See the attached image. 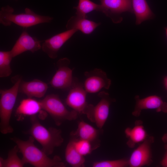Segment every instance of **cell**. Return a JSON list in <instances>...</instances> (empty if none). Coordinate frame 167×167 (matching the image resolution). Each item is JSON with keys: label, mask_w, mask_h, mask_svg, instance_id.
Here are the masks:
<instances>
[{"label": "cell", "mask_w": 167, "mask_h": 167, "mask_svg": "<svg viewBox=\"0 0 167 167\" xmlns=\"http://www.w3.org/2000/svg\"><path fill=\"white\" fill-rule=\"evenodd\" d=\"M154 139L152 136H147L134 151L128 160L129 166L141 167L150 164L152 161L151 146Z\"/></svg>", "instance_id": "cell-11"}, {"label": "cell", "mask_w": 167, "mask_h": 167, "mask_svg": "<svg viewBox=\"0 0 167 167\" xmlns=\"http://www.w3.org/2000/svg\"><path fill=\"white\" fill-rule=\"evenodd\" d=\"M166 152L165 155L161 162V165L165 167H167V148H165Z\"/></svg>", "instance_id": "cell-27"}, {"label": "cell", "mask_w": 167, "mask_h": 167, "mask_svg": "<svg viewBox=\"0 0 167 167\" xmlns=\"http://www.w3.org/2000/svg\"><path fill=\"white\" fill-rule=\"evenodd\" d=\"M101 12L111 19L115 24L121 23L123 20L121 15L124 12L133 13L131 0H100Z\"/></svg>", "instance_id": "cell-9"}, {"label": "cell", "mask_w": 167, "mask_h": 167, "mask_svg": "<svg viewBox=\"0 0 167 167\" xmlns=\"http://www.w3.org/2000/svg\"><path fill=\"white\" fill-rule=\"evenodd\" d=\"M129 166L128 160L125 159L105 160L94 162L93 167H126Z\"/></svg>", "instance_id": "cell-26"}, {"label": "cell", "mask_w": 167, "mask_h": 167, "mask_svg": "<svg viewBox=\"0 0 167 167\" xmlns=\"http://www.w3.org/2000/svg\"><path fill=\"white\" fill-rule=\"evenodd\" d=\"M70 60L64 58L57 62L58 69L49 82L53 88L62 90H69L74 81L72 70L70 67Z\"/></svg>", "instance_id": "cell-8"}, {"label": "cell", "mask_w": 167, "mask_h": 167, "mask_svg": "<svg viewBox=\"0 0 167 167\" xmlns=\"http://www.w3.org/2000/svg\"><path fill=\"white\" fill-rule=\"evenodd\" d=\"M164 29L165 30L166 36L167 37V26L164 28Z\"/></svg>", "instance_id": "cell-30"}, {"label": "cell", "mask_w": 167, "mask_h": 167, "mask_svg": "<svg viewBox=\"0 0 167 167\" xmlns=\"http://www.w3.org/2000/svg\"><path fill=\"white\" fill-rule=\"evenodd\" d=\"M19 151L18 147L16 145L9 151L8 156L6 159L0 157V167H23L25 163L19 158L17 153Z\"/></svg>", "instance_id": "cell-22"}, {"label": "cell", "mask_w": 167, "mask_h": 167, "mask_svg": "<svg viewBox=\"0 0 167 167\" xmlns=\"http://www.w3.org/2000/svg\"><path fill=\"white\" fill-rule=\"evenodd\" d=\"M30 128L26 132L41 146L42 150L48 155L53 153L55 148L64 141L60 129L51 127L47 128L42 125L36 115L31 116Z\"/></svg>", "instance_id": "cell-2"}, {"label": "cell", "mask_w": 167, "mask_h": 167, "mask_svg": "<svg viewBox=\"0 0 167 167\" xmlns=\"http://www.w3.org/2000/svg\"><path fill=\"white\" fill-rule=\"evenodd\" d=\"M73 8L76 10V15L87 18V14L94 11L101 12V6L90 0H79L78 5Z\"/></svg>", "instance_id": "cell-23"}, {"label": "cell", "mask_w": 167, "mask_h": 167, "mask_svg": "<svg viewBox=\"0 0 167 167\" xmlns=\"http://www.w3.org/2000/svg\"><path fill=\"white\" fill-rule=\"evenodd\" d=\"M71 137L73 140L75 149L81 155L84 156L88 155L94 150L92 144L89 142L77 139L71 135Z\"/></svg>", "instance_id": "cell-25"}, {"label": "cell", "mask_w": 167, "mask_h": 167, "mask_svg": "<svg viewBox=\"0 0 167 167\" xmlns=\"http://www.w3.org/2000/svg\"><path fill=\"white\" fill-rule=\"evenodd\" d=\"M40 101L42 109L49 113L57 126L66 121L75 120L78 117V113L73 110H68L57 95H47Z\"/></svg>", "instance_id": "cell-5"}, {"label": "cell", "mask_w": 167, "mask_h": 167, "mask_svg": "<svg viewBox=\"0 0 167 167\" xmlns=\"http://www.w3.org/2000/svg\"><path fill=\"white\" fill-rule=\"evenodd\" d=\"M22 80L21 77H19L15 79L11 88L6 90L0 89V131L2 134L11 133L14 131L10 125V119Z\"/></svg>", "instance_id": "cell-4"}, {"label": "cell", "mask_w": 167, "mask_h": 167, "mask_svg": "<svg viewBox=\"0 0 167 167\" xmlns=\"http://www.w3.org/2000/svg\"><path fill=\"white\" fill-rule=\"evenodd\" d=\"M14 9L9 6L2 7L0 11V23L5 26H10L12 23L23 28L50 22L53 18L38 15L29 8L25 9V13L13 14Z\"/></svg>", "instance_id": "cell-3"}, {"label": "cell", "mask_w": 167, "mask_h": 167, "mask_svg": "<svg viewBox=\"0 0 167 167\" xmlns=\"http://www.w3.org/2000/svg\"><path fill=\"white\" fill-rule=\"evenodd\" d=\"M47 84L42 81L35 79L32 81L20 82L19 92L26 95L28 97L41 98L46 93L48 89Z\"/></svg>", "instance_id": "cell-16"}, {"label": "cell", "mask_w": 167, "mask_h": 167, "mask_svg": "<svg viewBox=\"0 0 167 167\" xmlns=\"http://www.w3.org/2000/svg\"><path fill=\"white\" fill-rule=\"evenodd\" d=\"M78 31L75 29L67 30L54 36L44 41L41 49L50 58L55 59L61 47Z\"/></svg>", "instance_id": "cell-12"}, {"label": "cell", "mask_w": 167, "mask_h": 167, "mask_svg": "<svg viewBox=\"0 0 167 167\" xmlns=\"http://www.w3.org/2000/svg\"><path fill=\"white\" fill-rule=\"evenodd\" d=\"M87 18L77 15L72 16L68 21L66 25L67 30L75 29L81 31L85 34L92 33L101 24Z\"/></svg>", "instance_id": "cell-18"}, {"label": "cell", "mask_w": 167, "mask_h": 167, "mask_svg": "<svg viewBox=\"0 0 167 167\" xmlns=\"http://www.w3.org/2000/svg\"><path fill=\"white\" fill-rule=\"evenodd\" d=\"M98 96L100 99L99 101L95 106L91 104L86 116L98 129H102L108 117L110 105L115 100L105 91L100 92Z\"/></svg>", "instance_id": "cell-6"}, {"label": "cell", "mask_w": 167, "mask_h": 167, "mask_svg": "<svg viewBox=\"0 0 167 167\" xmlns=\"http://www.w3.org/2000/svg\"><path fill=\"white\" fill-rule=\"evenodd\" d=\"M162 140L165 143V148H167V133L165 134L162 137Z\"/></svg>", "instance_id": "cell-28"}, {"label": "cell", "mask_w": 167, "mask_h": 167, "mask_svg": "<svg viewBox=\"0 0 167 167\" xmlns=\"http://www.w3.org/2000/svg\"><path fill=\"white\" fill-rule=\"evenodd\" d=\"M41 41L24 31L10 50L13 58L22 53L30 51L32 53L41 48Z\"/></svg>", "instance_id": "cell-14"}, {"label": "cell", "mask_w": 167, "mask_h": 167, "mask_svg": "<svg viewBox=\"0 0 167 167\" xmlns=\"http://www.w3.org/2000/svg\"><path fill=\"white\" fill-rule=\"evenodd\" d=\"M163 83L165 88L167 91V76L165 77L164 79Z\"/></svg>", "instance_id": "cell-29"}, {"label": "cell", "mask_w": 167, "mask_h": 167, "mask_svg": "<svg viewBox=\"0 0 167 167\" xmlns=\"http://www.w3.org/2000/svg\"><path fill=\"white\" fill-rule=\"evenodd\" d=\"M13 58L10 51H0V77L9 76L12 73L11 62Z\"/></svg>", "instance_id": "cell-24"}, {"label": "cell", "mask_w": 167, "mask_h": 167, "mask_svg": "<svg viewBox=\"0 0 167 167\" xmlns=\"http://www.w3.org/2000/svg\"><path fill=\"white\" fill-rule=\"evenodd\" d=\"M85 79L84 87L87 93H95L103 88L108 89L111 84V80L108 78L105 72L96 68L84 73Z\"/></svg>", "instance_id": "cell-10"}, {"label": "cell", "mask_w": 167, "mask_h": 167, "mask_svg": "<svg viewBox=\"0 0 167 167\" xmlns=\"http://www.w3.org/2000/svg\"><path fill=\"white\" fill-rule=\"evenodd\" d=\"M102 131V129H96L84 121H80L78 123L77 130L72 132L70 135L77 139L89 142L95 150L100 145L99 137Z\"/></svg>", "instance_id": "cell-15"}, {"label": "cell", "mask_w": 167, "mask_h": 167, "mask_svg": "<svg viewBox=\"0 0 167 167\" xmlns=\"http://www.w3.org/2000/svg\"><path fill=\"white\" fill-rule=\"evenodd\" d=\"M135 99V105L132 112L135 117L139 116L142 110L145 109H155L157 112L167 113V103L157 96H150L140 99L139 96L136 95Z\"/></svg>", "instance_id": "cell-13"}, {"label": "cell", "mask_w": 167, "mask_h": 167, "mask_svg": "<svg viewBox=\"0 0 167 167\" xmlns=\"http://www.w3.org/2000/svg\"><path fill=\"white\" fill-rule=\"evenodd\" d=\"M65 158L67 163L73 167L85 166V160L84 156L76 150L71 138L66 148Z\"/></svg>", "instance_id": "cell-21"}, {"label": "cell", "mask_w": 167, "mask_h": 167, "mask_svg": "<svg viewBox=\"0 0 167 167\" xmlns=\"http://www.w3.org/2000/svg\"><path fill=\"white\" fill-rule=\"evenodd\" d=\"M42 109H43L40 101L28 97L20 101L16 109L15 116L18 120H20L26 116L35 115Z\"/></svg>", "instance_id": "cell-17"}, {"label": "cell", "mask_w": 167, "mask_h": 167, "mask_svg": "<svg viewBox=\"0 0 167 167\" xmlns=\"http://www.w3.org/2000/svg\"><path fill=\"white\" fill-rule=\"evenodd\" d=\"M131 2L136 17V24L139 25L145 20L154 18V15L146 0H131Z\"/></svg>", "instance_id": "cell-19"}, {"label": "cell", "mask_w": 167, "mask_h": 167, "mask_svg": "<svg viewBox=\"0 0 167 167\" xmlns=\"http://www.w3.org/2000/svg\"><path fill=\"white\" fill-rule=\"evenodd\" d=\"M125 132L129 139L127 144L131 148L134 147L135 144L143 142L148 136L143 126L139 124H136L133 128H126Z\"/></svg>", "instance_id": "cell-20"}, {"label": "cell", "mask_w": 167, "mask_h": 167, "mask_svg": "<svg viewBox=\"0 0 167 167\" xmlns=\"http://www.w3.org/2000/svg\"><path fill=\"white\" fill-rule=\"evenodd\" d=\"M11 139L18 147L25 164H29L35 167L66 166L59 156H56L50 158L42 149L38 148L34 144L35 139L31 136L26 140L16 137Z\"/></svg>", "instance_id": "cell-1"}, {"label": "cell", "mask_w": 167, "mask_h": 167, "mask_svg": "<svg viewBox=\"0 0 167 167\" xmlns=\"http://www.w3.org/2000/svg\"><path fill=\"white\" fill-rule=\"evenodd\" d=\"M87 93L83 84L74 79L66 99V103L79 114L86 115L90 105L86 101Z\"/></svg>", "instance_id": "cell-7"}]
</instances>
